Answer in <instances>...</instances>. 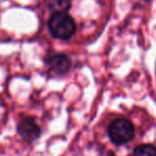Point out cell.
<instances>
[{"label":"cell","mask_w":156,"mask_h":156,"mask_svg":"<svg viewBox=\"0 0 156 156\" xmlns=\"http://www.w3.org/2000/svg\"><path fill=\"white\" fill-rule=\"evenodd\" d=\"M48 30L54 38L67 41L74 35L76 25L67 12L53 13L48 20Z\"/></svg>","instance_id":"obj_1"},{"label":"cell","mask_w":156,"mask_h":156,"mask_svg":"<svg viewBox=\"0 0 156 156\" xmlns=\"http://www.w3.org/2000/svg\"><path fill=\"white\" fill-rule=\"evenodd\" d=\"M107 134L113 144L117 146L129 144L135 136V127L127 118H117L107 127Z\"/></svg>","instance_id":"obj_2"},{"label":"cell","mask_w":156,"mask_h":156,"mask_svg":"<svg viewBox=\"0 0 156 156\" xmlns=\"http://www.w3.org/2000/svg\"><path fill=\"white\" fill-rule=\"evenodd\" d=\"M17 133L27 142H33L41 136V129L35 118L30 116H23L17 123Z\"/></svg>","instance_id":"obj_3"},{"label":"cell","mask_w":156,"mask_h":156,"mask_svg":"<svg viewBox=\"0 0 156 156\" xmlns=\"http://www.w3.org/2000/svg\"><path fill=\"white\" fill-rule=\"evenodd\" d=\"M46 65L56 76H64L71 69V60L65 53H51L45 58Z\"/></svg>","instance_id":"obj_4"},{"label":"cell","mask_w":156,"mask_h":156,"mask_svg":"<svg viewBox=\"0 0 156 156\" xmlns=\"http://www.w3.org/2000/svg\"><path fill=\"white\" fill-rule=\"evenodd\" d=\"M45 4L53 13L67 12L71 6V0H45Z\"/></svg>","instance_id":"obj_5"},{"label":"cell","mask_w":156,"mask_h":156,"mask_svg":"<svg viewBox=\"0 0 156 156\" xmlns=\"http://www.w3.org/2000/svg\"><path fill=\"white\" fill-rule=\"evenodd\" d=\"M132 156H156V147L153 144H140L134 149Z\"/></svg>","instance_id":"obj_6"},{"label":"cell","mask_w":156,"mask_h":156,"mask_svg":"<svg viewBox=\"0 0 156 156\" xmlns=\"http://www.w3.org/2000/svg\"><path fill=\"white\" fill-rule=\"evenodd\" d=\"M144 1H150V0H144Z\"/></svg>","instance_id":"obj_7"}]
</instances>
